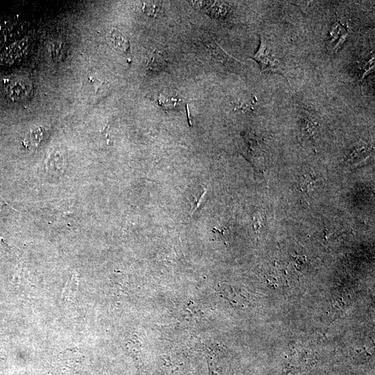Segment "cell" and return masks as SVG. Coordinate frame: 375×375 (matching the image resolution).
<instances>
[{"instance_id":"12","label":"cell","mask_w":375,"mask_h":375,"mask_svg":"<svg viewBox=\"0 0 375 375\" xmlns=\"http://www.w3.org/2000/svg\"><path fill=\"white\" fill-rule=\"evenodd\" d=\"M6 206H8L7 202L0 196V212Z\"/></svg>"},{"instance_id":"11","label":"cell","mask_w":375,"mask_h":375,"mask_svg":"<svg viewBox=\"0 0 375 375\" xmlns=\"http://www.w3.org/2000/svg\"><path fill=\"white\" fill-rule=\"evenodd\" d=\"M42 135L43 133H42V130H35L33 133L32 135H33V138L34 139L35 144L39 143L40 142V140L42 138Z\"/></svg>"},{"instance_id":"1","label":"cell","mask_w":375,"mask_h":375,"mask_svg":"<svg viewBox=\"0 0 375 375\" xmlns=\"http://www.w3.org/2000/svg\"><path fill=\"white\" fill-rule=\"evenodd\" d=\"M252 58L258 63L262 73L284 74L283 62L272 44L262 35H260L258 49Z\"/></svg>"},{"instance_id":"7","label":"cell","mask_w":375,"mask_h":375,"mask_svg":"<svg viewBox=\"0 0 375 375\" xmlns=\"http://www.w3.org/2000/svg\"><path fill=\"white\" fill-rule=\"evenodd\" d=\"M370 152L367 146L358 145L353 149L351 152L348 156V160L353 162L360 160V158L367 156V153Z\"/></svg>"},{"instance_id":"9","label":"cell","mask_w":375,"mask_h":375,"mask_svg":"<svg viewBox=\"0 0 375 375\" xmlns=\"http://www.w3.org/2000/svg\"><path fill=\"white\" fill-rule=\"evenodd\" d=\"M315 180L311 175H303L301 181V188L302 190L310 191L315 187Z\"/></svg>"},{"instance_id":"10","label":"cell","mask_w":375,"mask_h":375,"mask_svg":"<svg viewBox=\"0 0 375 375\" xmlns=\"http://www.w3.org/2000/svg\"><path fill=\"white\" fill-rule=\"evenodd\" d=\"M143 10L148 15L154 17L158 10V7L151 2L144 3Z\"/></svg>"},{"instance_id":"6","label":"cell","mask_w":375,"mask_h":375,"mask_svg":"<svg viewBox=\"0 0 375 375\" xmlns=\"http://www.w3.org/2000/svg\"><path fill=\"white\" fill-rule=\"evenodd\" d=\"M158 101L159 105L166 109L174 108L179 102V99L176 94L170 92H162L159 94Z\"/></svg>"},{"instance_id":"3","label":"cell","mask_w":375,"mask_h":375,"mask_svg":"<svg viewBox=\"0 0 375 375\" xmlns=\"http://www.w3.org/2000/svg\"><path fill=\"white\" fill-rule=\"evenodd\" d=\"M301 130L305 138H311L318 128L317 117L308 110H303L301 113Z\"/></svg>"},{"instance_id":"8","label":"cell","mask_w":375,"mask_h":375,"mask_svg":"<svg viewBox=\"0 0 375 375\" xmlns=\"http://www.w3.org/2000/svg\"><path fill=\"white\" fill-rule=\"evenodd\" d=\"M360 79H363L369 73L374 69V53H372L367 60L360 67Z\"/></svg>"},{"instance_id":"4","label":"cell","mask_w":375,"mask_h":375,"mask_svg":"<svg viewBox=\"0 0 375 375\" xmlns=\"http://www.w3.org/2000/svg\"><path fill=\"white\" fill-rule=\"evenodd\" d=\"M108 38L112 45L124 53H128L130 50V43L128 38L119 31L112 29L108 35Z\"/></svg>"},{"instance_id":"2","label":"cell","mask_w":375,"mask_h":375,"mask_svg":"<svg viewBox=\"0 0 375 375\" xmlns=\"http://www.w3.org/2000/svg\"><path fill=\"white\" fill-rule=\"evenodd\" d=\"M349 33L346 27L340 22H335L328 34V44L333 51H337L344 43Z\"/></svg>"},{"instance_id":"5","label":"cell","mask_w":375,"mask_h":375,"mask_svg":"<svg viewBox=\"0 0 375 375\" xmlns=\"http://www.w3.org/2000/svg\"><path fill=\"white\" fill-rule=\"evenodd\" d=\"M167 61L162 54L157 50L153 51L148 59L147 66L151 71L159 72L167 67Z\"/></svg>"}]
</instances>
